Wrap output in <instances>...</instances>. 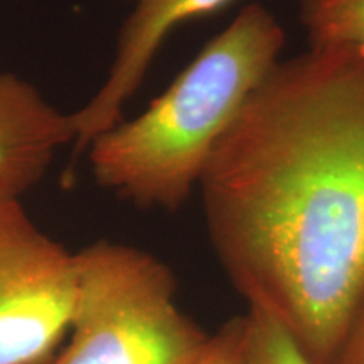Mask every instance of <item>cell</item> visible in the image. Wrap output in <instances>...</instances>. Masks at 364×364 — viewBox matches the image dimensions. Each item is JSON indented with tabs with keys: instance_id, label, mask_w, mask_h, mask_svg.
Returning a JSON list of instances; mask_svg holds the SVG:
<instances>
[{
	"instance_id": "6da1fadb",
	"label": "cell",
	"mask_w": 364,
	"mask_h": 364,
	"mask_svg": "<svg viewBox=\"0 0 364 364\" xmlns=\"http://www.w3.org/2000/svg\"><path fill=\"white\" fill-rule=\"evenodd\" d=\"M199 188L213 247L248 306L331 364L364 312V48L279 61Z\"/></svg>"
},
{
	"instance_id": "7a4b0ae2",
	"label": "cell",
	"mask_w": 364,
	"mask_h": 364,
	"mask_svg": "<svg viewBox=\"0 0 364 364\" xmlns=\"http://www.w3.org/2000/svg\"><path fill=\"white\" fill-rule=\"evenodd\" d=\"M284 44V29L267 7H245L147 110L90 144L98 184L140 208L177 211Z\"/></svg>"
},
{
	"instance_id": "3957f363",
	"label": "cell",
	"mask_w": 364,
	"mask_h": 364,
	"mask_svg": "<svg viewBox=\"0 0 364 364\" xmlns=\"http://www.w3.org/2000/svg\"><path fill=\"white\" fill-rule=\"evenodd\" d=\"M68 348L51 364H191L209 336L176 302L171 268L102 240L75 253Z\"/></svg>"
},
{
	"instance_id": "277c9868",
	"label": "cell",
	"mask_w": 364,
	"mask_h": 364,
	"mask_svg": "<svg viewBox=\"0 0 364 364\" xmlns=\"http://www.w3.org/2000/svg\"><path fill=\"white\" fill-rule=\"evenodd\" d=\"M76 258L0 194V364H46L70 329Z\"/></svg>"
},
{
	"instance_id": "5b68a950",
	"label": "cell",
	"mask_w": 364,
	"mask_h": 364,
	"mask_svg": "<svg viewBox=\"0 0 364 364\" xmlns=\"http://www.w3.org/2000/svg\"><path fill=\"white\" fill-rule=\"evenodd\" d=\"M230 2L233 0H139L118 34L108 78L83 108L73 113L75 154L83 152L120 122L125 103L139 90L154 56L176 26L220 11Z\"/></svg>"
},
{
	"instance_id": "8992f818",
	"label": "cell",
	"mask_w": 364,
	"mask_h": 364,
	"mask_svg": "<svg viewBox=\"0 0 364 364\" xmlns=\"http://www.w3.org/2000/svg\"><path fill=\"white\" fill-rule=\"evenodd\" d=\"M73 113L33 85L0 71V194L21 198L43 179L59 149L75 144Z\"/></svg>"
},
{
	"instance_id": "52a82bcc",
	"label": "cell",
	"mask_w": 364,
	"mask_h": 364,
	"mask_svg": "<svg viewBox=\"0 0 364 364\" xmlns=\"http://www.w3.org/2000/svg\"><path fill=\"white\" fill-rule=\"evenodd\" d=\"M300 21L311 48H364V0H302Z\"/></svg>"
},
{
	"instance_id": "ba28073f",
	"label": "cell",
	"mask_w": 364,
	"mask_h": 364,
	"mask_svg": "<svg viewBox=\"0 0 364 364\" xmlns=\"http://www.w3.org/2000/svg\"><path fill=\"white\" fill-rule=\"evenodd\" d=\"M241 317L240 364H312L277 318L253 307Z\"/></svg>"
},
{
	"instance_id": "9c48e42d",
	"label": "cell",
	"mask_w": 364,
	"mask_h": 364,
	"mask_svg": "<svg viewBox=\"0 0 364 364\" xmlns=\"http://www.w3.org/2000/svg\"><path fill=\"white\" fill-rule=\"evenodd\" d=\"M243 317L228 321L215 336H209L206 346L191 364H240Z\"/></svg>"
},
{
	"instance_id": "30bf717a",
	"label": "cell",
	"mask_w": 364,
	"mask_h": 364,
	"mask_svg": "<svg viewBox=\"0 0 364 364\" xmlns=\"http://www.w3.org/2000/svg\"><path fill=\"white\" fill-rule=\"evenodd\" d=\"M331 364H364V312L354 322Z\"/></svg>"
}]
</instances>
